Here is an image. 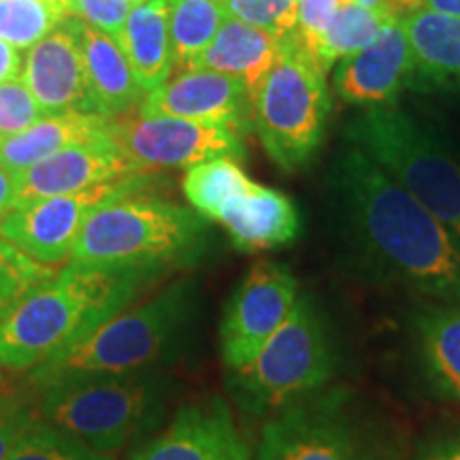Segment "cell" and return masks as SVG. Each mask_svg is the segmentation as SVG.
<instances>
[{
  "label": "cell",
  "instance_id": "obj_1",
  "mask_svg": "<svg viewBox=\"0 0 460 460\" xmlns=\"http://www.w3.org/2000/svg\"><path fill=\"white\" fill-rule=\"evenodd\" d=\"M326 186L339 237L362 273L460 305V241L382 166L348 143Z\"/></svg>",
  "mask_w": 460,
  "mask_h": 460
},
{
  "label": "cell",
  "instance_id": "obj_2",
  "mask_svg": "<svg viewBox=\"0 0 460 460\" xmlns=\"http://www.w3.org/2000/svg\"><path fill=\"white\" fill-rule=\"evenodd\" d=\"M164 273L156 267L71 262L0 318V367L31 371L43 365L124 312Z\"/></svg>",
  "mask_w": 460,
  "mask_h": 460
},
{
  "label": "cell",
  "instance_id": "obj_3",
  "mask_svg": "<svg viewBox=\"0 0 460 460\" xmlns=\"http://www.w3.org/2000/svg\"><path fill=\"white\" fill-rule=\"evenodd\" d=\"M197 315V286L177 279L137 307H126L65 352L31 369L37 390L92 377L163 371L186 343Z\"/></svg>",
  "mask_w": 460,
  "mask_h": 460
},
{
  "label": "cell",
  "instance_id": "obj_4",
  "mask_svg": "<svg viewBox=\"0 0 460 460\" xmlns=\"http://www.w3.org/2000/svg\"><path fill=\"white\" fill-rule=\"evenodd\" d=\"M152 186V175H135L96 207L79 230L71 262L164 271L197 262L209 237L205 217L158 197Z\"/></svg>",
  "mask_w": 460,
  "mask_h": 460
},
{
  "label": "cell",
  "instance_id": "obj_5",
  "mask_svg": "<svg viewBox=\"0 0 460 460\" xmlns=\"http://www.w3.org/2000/svg\"><path fill=\"white\" fill-rule=\"evenodd\" d=\"M175 384L164 371L92 377L39 390L43 422L92 450L111 454L158 433Z\"/></svg>",
  "mask_w": 460,
  "mask_h": 460
},
{
  "label": "cell",
  "instance_id": "obj_6",
  "mask_svg": "<svg viewBox=\"0 0 460 460\" xmlns=\"http://www.w3.org/2000/svg\"><path fill=\"white\" fill-rule=\"evenodd\" d=\"M337 369V345L324 312L301 295L278 332L243 369L228 371V390L252 418H271L326 388Z\"/></svg>",
  "mask_w": 460,
  "mask_h": 460
},
{
  "label": "cell",
  "instance_id": "obj_7",
  "mask_svg": "<svg viewBox=\"0 0 460 460\" xmlns=\"http://www.w3.org/2000/svg\"><path fill=\"white\" fill-rule=\"evenodd\" d=\"M345 141L362 149L460 241V164L416 118L394 105L360 109Z\"/></svg>",
  "mask_w": 460,
  "mask_h": 460
},
{
  "label": "cell",
  "instance_id": "obj_8",
  "mask_svg": "<svg viewBox=\"0 0 460 460\" xmlns=\"http://www.w3.org/2000/svg\"><path fill=\"white\" fill-rule=\"evenodd\" d=\"M324 75L301 37L292 32L252 92V126L264 152L284 172L301 171L318 156L331 118Z\"/></svg>",
  "mask_w": 460,
  "mask_h": 460
},
{
  "label": "cell",
  "instance_id": "obj_9",
  "mask_svg": "<svg viewBox=\"0 0 460 460\" xmlns=\"http://www.w3.org/2000/svg\"><path fill=\"white\" fill-rule=\"evenodd\" d=\"M256 460H399V450L349 390L331 388L267 418Z\"/></svg>",
  "mask_w": 460,
  "mask_h": 460
},
{
  "label": "cell",
  "instance_id": "obj_10",
  "mask_svg": "<svg viewBox=\"0 0 460 460\" xmlns=\"http://www.w3.org/2000/svg\"><path fill=\"white\" fill-rule=\"evenodd\" d=\"M245 137L247 132L226 124L143 115L137 109L115 115L109 124V139L137 175L190 169L214 158L243 160Z\"/></svg>",
  "mask_w": 460,
  "mask_h": 460
},
{
  "label": "cell",
  "instance_id": "obj_11",
  "mask_svg": "<svg viewBox=\"0 0 460 460\" xmlns=\"http://www.w3.org/2000/svg\"><path fill=\"white\" fill-rule=\"evenodd\" d=\"M301 296L298 281L286 264L258 261L228 298L220 322V349L228 371L256 358Z\"/></svg>",
  "mask_w": 460,
  "mask_h": 460
},
{
  "label": "cell",
  "instance_id": "obj_12",
  "mask_svg": "<svg viewBox=\"0 0 460 460\" xmlns=\"http://www.w3.org/2000/svg\"><path fill=\"white\" fill-rule=\"evenodd\" d=\"M130 180V177H128ZM126 183L111 181L62 197L39 199L0 217V234L32 261L51 267L71 258L79 230L92 211Z\"/></svg>",
  "mask_w": 460,
  "mask_h": 460
},
{
  "label": "cell",
  "instance_id": "obj_13",
  "mask_svg": "<svg viewBox=\"0 0 460 460\" xmlns=\"http://www.w3.org/2000/svg\"><path fill=\"white\" fill-rule=\"evenodd\" d=\"M137 111L192 122L226 124L243 132L254 128L250 88L233 75L207 68L175 71L160 88L143 96Z\"/></svg>",
  "mask_w": 460,
  "mask_h": 460
},
{
  "label": "cell",
  "instance_id": "obj_14",
  "mask_svg": "<svg viewBox=\"0 0 460 460\" xmlns=\"http://www.w3.org/2000/svg\"><path fill=\"white\" fill-rule=\"evenodd\" d=\"M22 82L32 92L45 115H101L92 99L73 15L66 17L43 41L28 49L22 66Z\"/></svg>",
  "mask_w": 460,
  "mask_h": 460
},
{
  "label": "cell",
  "instance_id": "obj_15",
  "mask_svg": "<svg viewBox=\"0 0 460 460\" xmlns=\"http://www.w3.org/2000/svg\"><path fill=\"white\" fill-rule=\"evenodd\" d=\"M128 460H252L222 399L183 405L164 430L149 437Z\"/></svg>",
  "mask_w": 460,
  "mask_h": 460
},
{
  "label": "cell",
  "instance_id": "obj_16",
  "mask_svg": "<svg viewBox=\"0 0 460 460\" xmlns=\"http://www.w3.org/2000/svg\"><path fill=\"white\" fill-rule=\"evenodd\" d=\"M411 75V49L401 13L390 17L369 48L332 66V88L345 105H393Z\"/></svg>",
  "mask_w": 460,
  "mask_h": 460
},
{
  "label": "cell",
  "instance_id": "obj_17",
  "mask_svg": "<svg viewBox=\"0 0 460 460\" xmlns=\"http://www.w3.org/2000/svg\"><path fill=\"white\" fill-rule=\"evenodd\" d=\"M135 175V169L109 137L75 143L17 175L15 207L34 203L39 199L73 194L101 183L122 181Z\"/></svg>",
  "mask_w": 460,
  "mask_h": 460
},
{
  "label": "cell",
  "instance_id": "obj_18",
  "mask_svg": "<svg viewBox=\"0 0 460 460\" xmlns=\"http://www.w3.org/2000/svg\"><path fill=\"white\" fill-rule=\"evenodd\" d=\"M216 222L226 228L230 243L241 252L278 250L301 234V214L295 200L256 181L224 205Z\"/></svg>",
  "mask_w": 460,
  "mask_h": 460
},
{
  "label": "cell",
  "instance_id": "obj_19",
  "mask_svg": "<svg viewBox=\"0 0 460 460\" xmlns=\"http://www.w3.org/2000/svg\"><path fill=\"white\" fill-rule=\"evenodd\" d=\"M411 49L407 88L460 90V17L413 7L401 13Z\"/></svg>",
  "mask_w": 460,
  "mask_h": 460
},
{
  "label": "cell",
  "instance_id": "obj_20",
  "mask_svg": "<svg viewBox=\"0 0 460 460\" xmlns=\"http://www.w3.org/2000/svg\"><path fill=\"white\" fill-rule=\"evenodd\" d=\"M75 28L82 45L92 99L99 113L115 118L139 107L146 92L141 90L126 60L122 45L99 28L85 24L79 17H75Z\"/></svg>",
  "mask_w": 460,
  "mask_h": 460
},
{
  "label": "cell",
  "instance_id": "obj_21",
  "mask_svg": "<svg viewBox=\"0 0 460 460\" xmlns=\"http://www.w3.org/2000/svg\"><path fill=\"white\" fill-rule=\"evenodd\" d=\"M111 118L94 113L48 115L31 128L0 139V166L15 175L54 156L75 143L99 141L109 137Z\"/></svg>",
  "mask_w": 460,
  "mask_h": 460
},
{
  "label": "cell",
  "instance_id": "obj_22",
  "mask_svg": "<svg viewBox=\"0 0 460 460\" xmlns=\"http://www.w3.org/2000/svg\"><path fill=\"white\" fill-rule=\"evenodd\" d=\"M281 41L284 39L262 28L226 17L209 48L188 68H207V71L233 75L250 88L252 94L279 58Z\"/></svg>",
  "mask_w": 460,
  "mask_h": 460
},
{
  "label": "cell",
  "instance_id": "obj_23",
  "mask_svg": "<svg viewBox=\"0 0 460 460\" xmlns=\"http://www.w3.org/2000/svg\"><path fill=\"white\" fill-rule=\"evenodd\" d=\"M126 60L141 90L149 94L172 75L169 0H143L130 7L122 37Z\"/></svg>",
  "mask_w": 460,
  "mask_h": 460
},
{
  "label": "cell",
  "instance_id": "obj_24",
  "mask_svg": "<svg viewBox=\"0 0 460 460\" xmlns=\"http://www.w3.org/2000/svg\"><path fill=\"white\" fill-rule=\"evenodd\" d=\"M418 360L424 377L446 401L460 405V305H433L418 314Z\"/></svg>",
  "mask_w": 460,
  "mask_h": 460
},
{
  "label": "cell",
  "instance_id": "obj_25",
  "mask_svg": "<svg viewBox=\"0 0 460 460\" xmlns=\"http://www.w3.org/2000/svg\"><path fill=\"white\" fill-rule=\"evenodd\" d=\"M226 17L224 0H169L172 73L188 68L209 48Z\"/></svg>",
  "mask_w": 460,
  "mask_h": 460
},
{
  "label": "cell",
  "instance_id": "obj_26",
  "mask_svg": "<svg viewBox=\"0 0 460 460\" xmlns=\"http://www.w3.org/2000/svg\"><path fill=\"white\" fill-rule=\"evenodd\" d=\"M394 17V15H393ZM390 17L362 7L356 0H345L331 26L314 49V60L322 71H331L337 62L358 54L376 41Z\"/></svg>",
  "mask_w": 460,
  "mask_h": 460
},
{
  "label": "cell",
  "instance_id": "obj_27",
  "mask_svg": "<svg viewBox=\"0 0 460 460\" xmlns=\"http://www.w3.org/2000/svg\"><path fill=\"white\" fill-rule=\"evenodd\" d=\"M252 186L254 181L241 169L239 160L233 158H214L190 166L181 181L190 207L205 220L214 222L224 205Z\"/></svg>",
  "mask_w": 460,
  "mask_h": 460
},
{
  "label": "cell",
  "instance_id": "obj_28",
  "mask_svg": "<svg viewBox=\"0 0 460 460\" xmlns=\"http://www.w3.org/2000/svg\"><path fill=\"white\" fill-rule=\"evenodd\" d=\"M71 17L62 0H0V41L17 51L32 49Z\"/></svg>",
  "mask_w": 460,
  "mask_h": 460
},
{
  "label": "cell",
  "instance_id": "obj_29",
  "mask_svg": "<svg viewBox=\"0 0 460 460\" xmlns=\"http://www.w3.org/2000/svg\"><path fill=\"white\" fill-rule=\"evenodd\" d=\"M49 278H54L49 267L32 261L0 234V318Z\"/></svg>",
  "mask_w": 460,
  "mask_h": 460
},
{
  "label": "cell",
  "instance_id": "obj_30",
  "mask_svg": "<svg viewBox=\"0 0 460 460\" xmlns=\"http://www.w3.org/2000/svg\"><path fill=\"white\" fill-rule=\"evenodd\" d=\"M7 460H113L109 454L96 452L79 444L73 437L49 427L39 420L28 433L17 441Z\"/></svg>",
  "mask_w": 460,
  "mask_h": 460
},
{
  "label": "cell",
  "instance_id": "obj_31",
  "mask_svg": "<svg viewBox=\"0 0 460 460\" xmlns=\"http://www.w3.org/2000/svg\"><path fill=\"white\" fill-rule=\"evenodd\" d=\"M228 17L286 39L296 32L298 0H224Z\"/></svg>",
  "mask_w": 460,
  "mask_h": 460
},
{
  "label": "cell",
  "instance_id": "obj_32",
  "mask_svg": "<svg viewBox=\"0 0 460 460\" xmlns=\"http://www.w3.org/2000/svg\"><path fill=\"white\" fill-rule=\"evenodd\" d=\"M43 118L41 105L20 77L0 82V139L31 128Z\"/></svg>",
  "mask_w": 460,
  "mask_h": 460
},
{
  "label": "cell",
  "instance_id": "obj_33",
  "mask_svg": "<svg viewBox=\"0 0 460 460\" xmlns=\"http://www.w3.org/2000/svg\"><path fill=\"white\" fill-rule=\"evenodd\" d=\"M130 0H68V11L85 24L99 28L119 43L124 24L128 20Z\"/></svg>",
  "mask_w": 460,
  "mask_h": 460
},
{
  "label": "cell",
  "instance_id": "obj_34",
  "mask_svg": "<svg viewBox=\"0 0 460 460\" xmlns=\"http://www.w3.org/2000/svg\"><path fill=\"white\" fill-rule=\"evenodd\" d=\"M39 411L32 410L17 394H0V460H7L17 441L39 422Z\"/></svg>",
  "mask_w": 460,
  "mask_h": 460
},
{
  "label": "cell",
  "instance_id": "obj_35",
  "mask_svg": "<svg viewBox=\"0 0 460 460\" xmlns=\"http://www.w3.org/2000/svg\"><path fill=\"white\" fill-rule=\"evenodd\" d=\"M345 0H298V26L296 34L301 37L309 54H314L315 45L331 26L332 17L341 9Z\"/></svg>",
  "mask_w": 460,
  "mask_h": 460
},
{
  "label": "cell",
  "instance_id": "obj_36",
  "mask_svg": "<svg viewBox=\"0 0 460 460\" xmlns=\"http://www.w3.org/2000/svg\"><path fill=\"white\" fill-rule=\"evenodd\" d=\"M411 460H460V427H450L429 435L418 446Z\"/></svg>",
  "mask_w": 460,
  "mask_h": 460
},
{
  "label": "cell",
  "instance_id": "obj_37",
  "mask_svg": "<svg viewBox=\"0 0 460 460\" xmlns=\"http://www.w3.org/2000/svg\"><path fill=\"white\" fill-rule=\"evenodd\" d=\"M22 66H24L22 51L11 48L9 43L0 41V82H7V79L20 77Z\"/></svg>",
  "mask_w": 460,
  "mask_h": 460
},
{
  "label": "cell",
  "instance_id": "obj_38",
  "mask_svg": "<svg viewBox=\"0 0 460 460\" xmlns=\"http://www.w3.org/2000/svg\"><path fill=\"white\" fill-rule=\"evenodd\" d=\"M17 175L0 166V217L7 216L15 207Z\"/></svg>",
  "mask_w": 460,
  "mask_h": 460
},
{
  "label": "cell",
  "instance_id": "obj_39",
  "mask_svg": "<svg viewBox=\"0 0 460 460\" xmlns=\"http://www.w3.org/2000/svg\"><path fill=\"white\" fill-rule=\"evenodd\" d=\"M418 7L437 11V13H447L460 17V0H422Z\"/></svg>",
  "mask_w": 460,
  "mask_h": 460
},
{
  "label": "cell",
  "instance_id": "obj_40",
  "mask_svg": "<svg viewBox=\"0 0 460 460\" xmlns=\"http://www.w3.org/2000/svg\"><path fill=\"white\" fill-rule=\"evenodd\" d=\"M356 3H360L362 7L371 9V11H377V13L386 15V17H393V15H399V11H396L393 0H356Z\"/></svg>",
  "mask_w": 460,
  "mask_h": 460
},
{
  "label": "cell",
  "instance_id": "obj_41",
  "mask_svg": "<svg viewBox=\"0 0 460 460\" xmlns=\"http://www.w3.org/2000/svg\"><path fill=\"white\" fill-rule=\"evenodd\" d=\"M420 3H422V0H401V9H402V13H405V11L413 9V7H418Z\"/></svg>",
  "mask_w": 460,
  "mask_h": 460
},
{
  "label": "cell",
  "instance_id": "obj_42",
  "mask_svg": "<svg viewBox=\"0 0 460 460\" xmlns=\"http://www.w3.org/2000/svg\"><path fill=\"white\" fill-rule=\"evenodd\" d=\"M393 3H394L396 11H399V13H402V9H401V0H393Z\"/></svg>",
  "mask_w": 460,
  "mask_h": 460
},
{
  "label": "cell",
  "instance_id": "obj_43",
  "mask_svg": "<svg viewBox=\"0 0 460 460\" xmlns=\"http://www.w3.org/2000/svg\"><path fill=\"white\" fill-rule=\"evenodd\" d=\"M130 3H132V4H137V3H143V0H130Z\"/></svg>",
  "mask_w": 460,
  "mask_h": 460
},
{
  "label": "cell",
  "instance_id": "obj_44",
  "mask_svg": "<svg viewBox=\"0 0 460 460\" xmlns=\"http://www.w3.org/2000/svg\"><path fill=\"white\" fill-rule=\"evenodd\" d=\"M62 3H65V4H66V7H68V0H62Z\"/></svg>",
  "mask_w": 460,
  "mask_h": 460
}]
</instances>
